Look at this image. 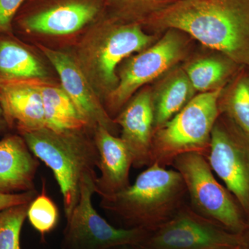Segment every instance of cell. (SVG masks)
<instances>
[{
  "label": "cell",
  "instance_id": "obj_1",
  "mask_svg": "<svg viewBox=\"0 0 249 249\" xmlns=\"http://www.w3.org/2000/svg\"><path fill=\"white\" fill-rule=\"evenodd\" d=\"M141 24L181 31L249 70V0H178Z\"/></svg>",
  "mask_w": 249,
  "mask_h": 249
},
{
  "label": "cell",
  "instance_id": "obj_2",
  "mask_svg": "<svg viewBox=\"0 0 249 249\" xmlns=\"http://www.w3.org/2000/svg\"><path fill=\"white\" fill-rule=\"evenodd\" d=\"M187 196L181 175L154 163L126 189L101 196L100 204L122 221L126 228L152 232L178 213L186 204Z\"/></svg>",
  "mask_w": 249,
  "mask_h": 249
},
{
  "label": "cell",
  "instance_id": "obj_3",
  "mask_svg": "<svg viewBox=\"0 0 249 249\" xmlns=\"http://www.w3.org/2000/svg\"><path fill=\"white\" fill-rule=\"evenodd\" d=\"M157 40L140 23L105 15L91 24L75 58L98 97L106 101L119 84L121 62Z\"/></svg>",
  "mask_w": 249,
  "mask_h": 249
},
{
  "label": "cell",
  "instance_id": "obj_4",
  "mask_svg": "<svg viewBox=\"0 0 249 249\" xmlns=\"http://www.w3.org/2000/svg\"><path fill=\"white\" fill-rule=\"evenodd\" d=\"M91 131L85 127L57 132L43 127L19 134L31 152L53 173L61 192L66 219L79 202L85 177L97 175L99 155L93 133L89 134Z\"/></svg>",
  "mask_w": 249,
  "mask_h": 249
},
{
  "label": "cell",
  "instance_id": "obj_5",
  "mask_svg": "<svg viewBox=\"0 0 249 249\" xmlns=\"http://www.w3.org/2000/svg\"><path fill=\"white\" fill-rule=\"evenodd\" d=\"M224 88L196 95L169 121L155 129L152 164L172 166L177 157L189 152L207 157L212 130L221 114L219 99Z\"/></svg>",
  "mask_w": 249,
  "mask_h": 249
},
{
  "label": "cell",
  "instance_id": "obj_6",
  "mask_svg": "<svg viewBox=\"0 0 249 249\" xmlns=\"http://www.w3.org/2000/svg\"><path fill=\"white\" fill-rule=\"evenodd\" d=\"M172 166L181 175L190 206L196 213L229 231L242 234L247 219L233 196L218 182L207 159L197 152L178 156Z\"/></svg>",
  "mask_w": 249,
  "mask_h": 249
},
{
  "label": "cell",
  "instance_id": "obj_7",
  "mask_svg": "<svg viewBox=\"0 0 249 249\" xmlns=\"http://www.w3.org/2000/svg\"><path fill=\"white\" fill-rule=\"evenodd\" d=\"M185 35L175 29L165 30L150 47L124 60L118 70L119 84L106 101L105 108L111 118L118 115L142 86L165 74L183 60L188 50Z\"/></svg>",
  "mask_w": 249,
  "mask_h": 249
},
{
  "label": "cell",
  "instance_id": "obj_8",
  "mask_svg": "<svg viewBox=\"0 0 249 249\" xmlns=\"http://www.w3.org/2000/svg\"><path fill=\"white\" fill-rule=\"evenodd\" d=\"M97 175L85 177L79 202L64 231L63 249H113L123 246L139 247L151 232L140 229L116 228L101 217L92 204Z\"/></svg>",
  "mask_w": 249,
  "mask_h": 249
},
{
  "label": "cell",
  "instance_id": "obj_9",
  "mask_svg": "<svg viewBox=\"0 0 249 249\" xmlns=\"http://www.w3.org/2000/svg\"><path fill=\"white\" fill-rule=\"evenodd\" d=\"M206 159L248 220L249 137L224 114H221L214 124Z\"/></svg>",
  "mask_w": 249,
  "mask_h": 249
},
{
  "label": "cell",
  "instance_id": "obj_10",
  "mask_svg": "<svg viewBox=\"0 0 249 249\" xmlns=\"http://www.w3.org/2000/svg\"><path fill=\"white\" fill-rule=\"evenodd\" d=\"M241 245V234L199 215L186 203L142 246L153 249H230Z\"/></svg>",
  "mask_w": 249,
  "mask_h": 249
},
{
  "label": "cell",
  "instance_id": "obj_11",
  "mask_svg": "<svg viewBox=\"0 0 249 249\" xmlns=\"http://www.w3.org/2000/svg\"><path fill=\"white\" fill-rule=\"evenodd\" d=\"M104 0H32L19 23L27 33L71 35L105 16Z\"/></svg>",
  "mask_w": 249,
  "mask_h": 249
},
{
  "label": "cell",
  "instance_id": "obj_12",
  "mask_svg": "<svg viewBox=\"0 0 249 249\" xmlns=\"http://www.w3.org/2000/svg\"><path fill=\"white\" fill-rule=\"evenodd\" d=\"M40 48L56 70L62 89L71 98L88 127L93 130L96 126H102L116 135L119 126L108 114L75 57L45 46H40Z\"/></svg>",
  "mask_w": 249,
  "mask_h": 249
},
{
  "label": "cell",
  "instance_id": "obj_13",
  "mask_svg": "<svg viewBox=\"0 0 249 249\" xmlns=\"http://www.w3.org/2000/svg\"><path fill=\"white\" fill-rule=\"evenodd\" d=\"M121 128V138L128 147L135 168L152 164V145L155 133L153 93L142 89L131 98L114 119Z\"/></svg>",
  "mask_w": 249,
  "mask_h": 249
},
{
  "label": "cell",
  "instance_id": "obj_14",
  "mask_svg": "<svg viewBox=\"0 0 249 249\" xmlns=\"http://www.w3.org/2000/svg\"><path fill=\"white\" fill-rule=\"evenodd\" d=\"M97 147L101 175L96 180V192L100 196H111L130 186L129 171L133 165L132 155L121 137L102 126L93 129Z\"/></svg>",
  "mask_w": 249,
  "mask_h": 249
},
{
  "label": "cell",
  "instance_id": "obj_15",
  "mask_svg": "<svg viewBox=\"0 0 249 249\" xmlns=\"http://www.w3.org/2000/svg\"><path fill=\"white\" fill-rule=\"evenodd\" d=\"M40 81L0 82V105L5 119L18 134L46 127Z\"/></svg>",
  "mask_w": 249,
  "mask_h": 249
},
{
  "label": "cell",
  "instance_id": "obj_16",
  "mask_svg": "<svg viewBox=\"0 0 249 249\" xmlns=\"http://www.w3.org/2000/svg\"><path fill=\"white\" fill-rule=\"evenodd\" d=\"M40 160L31 152L20 134L0 141V193L16 194L35 191Z\"/></svg>",
  "mask_w": 249,
  "mask_h": 249
},
{
  "label": "cell",
  "instance_id": "obj_17",
  "mask_svg": "<svg viewBox=\"0 0 249 249\" xmlns=\"http://www.w3.org/2000/svg\"><path fill=\"white\" fill-rule=\"evenodd\" d=\"M165 77L152 91L155 129L166 124L196 96V90L183 67L173 69Z\"/></svg>",
  "mask_w": 249,
  "mask_h": 249
},
{
  "label": "cell",
  "instance_id": "obj_18",
  "mask_svg": "<svg viewBox=\"0 0 249 249\" xmlns=\"http://www.w3.org/2000/svg\"><path fill=\"white\" fill-rule=\"evenodd\" d=\"M47 72L31 51L9 38L0 39V82L46 80Z\"/></svg>",
  "mask_w": 249,
  "mask_h": 249
},
{
  "label": "cell",
  "instance_id": "obj_19",
  "mask_svg": "<svg viewBox=\"0 0 249 249\" xmlns=\"http://www.w3.org/2000/svg\"><path fill=\"white\" fill-rule=\"evenodd\" d=\"M242 68L222 53L196 59L183 67L193 88L199 93L225 88Z\"/></svg>",
  "mask_w": 249,
  "mask_h": 249
},
{
  "label": "cell",
  "instance_id": "obj_20",
  "mask_svg": "<svg viewBox=\"0 0 249 249\" xmlns=\"http://www.w3.org/2000/svg\"><path fill=\"white\" fill-rule=\"evenodd\" d=\"M40 88L47 128L62 132L89 127L61 86L42 80Z\"/></svg>",
  "mask_w": 249,
  "mask_h": 249
},
{
  "label": "cell",
  "instance_id": "obj_21",
  "mask_svg": "<svg viewBox=\"0 0 249 249\" xmlns=\"http://www.w3.org/2000/svg\"><path fill=\"white\" fill-rule=\"evenodd\" d=\"M221 114L228 116L249 137V70L246 67L224 88L220 99Z\"/></svg>",
  "mask_w": 249,
  "mask_h": 249
},
{
  "label": "cell",
  "instance_id": "obj_22",
  "mask_svg": "<svg viewBox=\"0 0 249 249\" xmlns=\"http://www.w3.org/2000/svg\"><path fill=\"white\" fill-rule=\"evenodd\" d=\"M58 206L47 195L45 181H42V191L29 204L27 218L42 239L56 227L59 221Z\"/></svg>",
  "mask_w": 249,
  "mask_h": 249
},
{
  "label": "cell",
  "instance_id": "obj_23",
  "mask_svg": "<svg viewBox=\"0 0 249 249\" xmlns=\"http://www.w3.org/2000/svg\"><path fill=\"white\" fill-rule=\"evenodd\" d=\"M109 16L128 22L142 23L156 11L170 3L168 0H104Z\"/></svg>",
  "mask_w": 249,
  "mask_h": 249
},
{
  "label": "cell",
  "instance_id": "obj_24",
  "mask_svg": "<svg viewBox=\"0 0 249 249\" xmlns=\"http://www.w3.org/2000/svg\"><path fill=\"white\" fill-rule=\"evenodd\" d=\"M30 204L13 206L0 213V249H21V231Z\"/></svg>",
  "mask_w": 249,
  "mask_h": 249
},
{
  "label": "cell",
  "instance_id": "obj_25",
  "mask_svg": "<svg viewBox=\"0 0 249 249\" xmlns=\"http://www.w3.org/2000/svg\"><path fill=\"white\" fill-rule=\"evenodd\" d=\"M25 0H0V34L11 30L18 10Z\"/></svg>",
  "mask_w": 249,
  "mask_h": 249
},
{
  "label": "cell",
  "instance_id": "obj_26",
  "mask_svg": "<svg viewBox=\"0 0 249 249\" xmlns=\"http://www.w3.org/2000/svg\"><path fill=\"white\" fill-rule=\"evenodd\" d=\"M37 195L38 192L37 190L16 194L0 193V213L13 206L31 203Z\"/></svg>",
  "mask_w": 249,
  "mask_h": 249
},
{
  "label": "cell",
  "instance_id": "obj_27",
  "mask_svg": "<svg viewBox=\"0 0 249 249\" xmlns=\"http://www.w3.org/2000/svg\"><path fill=\"white\" fill-rule=\"evenodd\" d=\"M242 238V245L245 249H249V229H247L245 231L241 234Z\"/></svg>",
  "mask_w": 249,
  "mask_h": 249
},
{
  "label": "cell",
  "instance_id": "obj_28",
  "mask_svg": "<svg viewBox=\"0 0 249 249\" xmlns=\"http://www.w3.org/2000/svg\"><path fill=\"white\" fill-rule=\"evenodd\" d=\"M8 127H9V126H8L7 123H6L2 108H1V105H0V132H3Z\"/></svg>",
  "mask_w": 249,
  "mask_h": 249
},
{
  "label": "cell",
  "instance_id": "obj_29",
  "mask_svg": "<svg viewBox=\"0 0 249 249\" xmlns=\"http://www.w3.org/2000/svg\"><path fill=\"white\" fill-rule=\"evenodd\" d=\"M113 249H137V247H133V246H123V247H119Z\"/></svg>",
  "mask_w": 249,
  "mask_h": 249
},
{
  "label": "cell",
  "instance_id": "obj_30",
  "mask_svg": "<svg viewBox=\"0 0 249 249\" xmlns=\"http://www.w3.org/2000/svg\"><path fill=\"white\" fill-rule=\"evenodd\" d=\"M137 249H153L151 248H149V247H145V246H139V247H137Z\"/></svg>",
  "mask_w": 249,
  "mask_h": 249
},
{
  "label": "cell",
  "instance_id": "obj_31",
  "mask_svg": "<svg viewBox=\"0 0 249 249\" xmlns=\"http://www.w3.org/2000/svg\"><path fill=\"white\" fill-rule=\"evenodd\" d=\"M230 249H245L244 248L243 246L242 245L240 246H237V247H234V248Z\"/></svg>",
  "mask_w": 249,
  "mask_h": 249
},
{
  "label": "cell",
  "instance_id": "obj_32",
  "mask_svg": "<svg viewBox=\"0 0 249 249\" xmlns=\"http://www.w3.org/2000/svg\"><path fill=\"white\" fill-rule=\"evenodd\" d=\"M247 225H248V229H249V218L248 220H247Z\"/></svg>",
  "mask_w": 249,
  "mask_h": 249
},
{
  "label": "cell",
  "instance_id": "obj_33",
  "mask_svg": "<svg viewBox=\"0 0 249 249\" xmlns=\"http://www.w3.org/2000/svg\"><path fill=\"white\" fill-rule=\"evenodd\" d=\"M168 1H169L170 2H171V1H178V0H168Z\"/></svg>",
  "mask_w": 249,
  "mask_h": 249
}]
</instances>
